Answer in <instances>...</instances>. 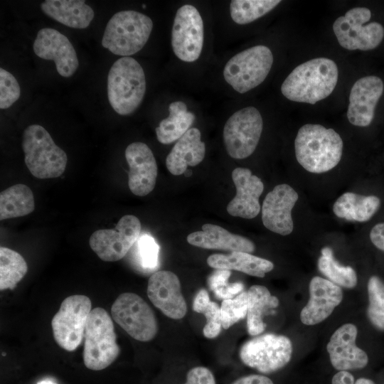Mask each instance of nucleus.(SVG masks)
<instances>
[{
	"label": "nucleus",
	"mask_w": 384,
	"mask_h": 384,
	"mask_svg": "<svg viewBox=\"0 0 384 384\" xmlns=\"http://www.w3.org/2000/svg\"><path fill=\"white\" fill-rule=\"evenodd\" d=\"M193 309L194 311L204 314L206 324L203 329L205 337L214 338L221 332V314L220 307L210 300L208 293L205 289H201L196 295Z\"/></svg>",
	"instance_id": "nucleus-34"
},
{
	"label": "nucleus",
	"mask_w": 384,
	"mask_h": 384,
	"mask_svg": "<svg viewBox=\"0 0 384 384\" xmlns=\"http://www.w3.org/2000/svg\"><path fill=\"white\" fill-rule=\"evenodd\" d=\"M139 264L146 270L155 269L158 265L159 247L149 235H142L137 241Z\"/></svg>",
	"instance_id": "nucleus-39"
},
{
	"label": "nucleus",
	"mask_w": 384,
	"mask_h": 384,
	"mask_svg": "<svg viewBox=\"0 0 384 384\" xmlns=\"http://www.w3.org/2000/svg\"><path fill=\"white\" fill-rule=\"evenodd\" d=\"M147 295L154 306L169 318L181 319L186 314L187 305L181 293L180 280L171 271L161 270L151 275Z\"/></svg>",
	"instance_id": "nucleus-16"
},
{
	"label": "nucleus",
	"mask_w": 384,
	"mask_h": 384,
	"mask_svg": "<svg viewBox=\"0 0 384 384\" xmlns=\"http://www.w3.org/2000/svg\"><path fill=\"white\" fill-rule=\"evenodd\" d=\"M272 64L271 50L263 45L255 46L228 60L223 68V78L235 91L244 94L265 80Z\"/></svg>",
	"instance_id": "nucleus-7"
},
{
	"label": "nucleus",
	"mask_w": 384,
	"mask_h": 384,
	"mask_svg": "<svg viewBox=\"0 0 384 384\" xmlns=\"http://www.w3.org/2000/svg\"><path fill=\"white\" fill-rule=\"evenodd\" d=\"M146 77L139 62L122 57L110 69L107 90L109 102L120 115L133 113L141 105L146 92Z\"/></svg>",
	"instance_id": "nucleus-3"
},
{
	"label": "nucleus",
	"mask_w": 384,
	"mask_h": 384,
	"mask_svg": "<svg viewBox=\"0 0 384 384\" xmlns=\"http://www.w3.org/2000/svg\"><path fill=\"white\" fill-rule=\"evenodd\" d=\"M152 28L153 21L148 16L134 10L121 11L107 22L102 45L113 54L129 57L143 48Z\"/></svg>",
	"instance_id": "nucleus-4"
},
{
	"label": "nucleus",
	"mask_w": 384,
	"mask_h": 384,
	"mask_svg": "<svg viewBox=\"0 0 384 384\" xmlns=\"http://www.w3.org/2000/svg\"><path fill=\"white\" fill-rule=\"evenodd\" d=\"M33 192L26 185L18 183L0 193V220L27 215L33 211Z\"/></svg>",
	"instance_id": "nucleus-30"
},
{
	"label": "nucleus",
	"mask_w": 384,
	"mask_h": 384,
	"mask_svg": "<svg viewBox=\"0 0 384 384\" xmlns=\"http://www.w3.org/2000/svg\"><path fill=\"white\" fill-rule=\"evenodd\" d=\"M33 49L39 58L53 60L57 72L62 77H71L78 68L79 61L73 46L65 36L54 28L41 29Z\"/></svg>",
	"instance_id": "nucleus-15"
},
{
	"label": "nucleus",
	"mask_w": 384,
	"mask_h": 384,
	"mask_svg": "<svg viewBox=\"0 0 384 384\" xmlns=\"http://www.w3.org/2000/svg\"><path fill=\"white\" fill-rule=\"evenodd\" d=\"M185 384H216L212 372L207 368L198 366L187 373Z\"/></svg>",
	"instance_id": "nucleus-40"
},
{
	"label": "nucleus",
	"mask_w": 384,
	"mask_h": 384,
	"mask_svg": "<svg viewBox=\"0 0 384 384\" xmlns=\"http://www.w3.org/2000/svg\"><path fill=\"white\" fill-rule=\"evenodd\" d=\"M204 41L203 21L198 10L184 4L176 12L172 30L171 47L181 61L193 63L201 56Z\"/></svg>",
	"instance_id": "nucleus-13"
},
{
	"label": "nucleus",
	"mask_w": 384,
	"mask_h": 384,
	"mask_svg": "<svg viewBox=\"0 0 384 384\" xmlns=\"http://www.w3.org/2000/svg\"><path fill=\"white\" fill-rule=\"evenodd\" d=\"M247 291H243L233 299L223 300L220 306L222 328L228 329L243 319L247 314Z\"/></svg>",
	"instance_id": "nucleus-36"
},
{
	"label": "nucleus",
	"mask_w": 384,
	"mask_h": 384,
	"mask_svg": "<svg viewBox=\"0 0 384 384\" xmlns=\"http://www.w3.org/2000/svg\"><path fill=\"white\" fill-rule=\"evenodd\" d=\"M41 7L50 18L73 28L88 27L95 16L93 9L82 0H46Z\"/></svg>",
	"instance_id": "nucleus-25"
},
{
	"label": "nucleus",
	"mask_w": 384,
	"mask_h": 384,
	"mask_svg": "<svg viewBox=\"0 0 384 384\" xmlns=\"http://www.w3.org/2000/svg\"><path fill=\"white\" fill-rule=\"evenodd\" d=\"M142 6L144 8V7H146V5L143 4Z\"/></svg>",
	"instance_id": "nucleus-46"
},
{
	"label": "nucleus",
	"mask_w": 384,
	"mask_h": 384,
	"mask_svg": "<svg viewBox=\"0 0 384 384\" xmlns=\"http://www.w3.org/2000/svg\"><path fill=\"white\" fill-rule=\"evenodd\" d=\"M207 263L216 270H237L257 277H264L274 268L271 261L245 252L213 254L208 257Z\"/></svg>",
	"instance_id": "nucleus-26"
},
{
	"label": "nucleus",
	"mask_w": 384,
	"mask_h": 384,
	"mask_svg": "<svg viewBox=\"0 0 384 384\" xmlns=\"http://www.w3.org/2000/svg\"><path fill=\"white\" fill-rule=\"evenodd\" d=\"M321 255L318 260V269L329 281L346 288H353L357 284V275L350 266L340 265L334 257L331 248L321 249Z\"/></svg>",
	"instance_id": "nucleus-32"
},
{
	"label": "nucleus",
	"mask_w": 384,
	"mask_h": 384,
	"mask_svg": "<svg viewBox=\"0 0 384 384\" xmlns=\"http://www.w3.org/2000/svg\"><path fill=\"white\" fill-rule=\"evenodd\" d=\"M370 239L377 248L384 252V223L373 226L370 233Z\"/></svg>",
	"instance_id": "nucleus-41"
},
{
	"label": "nucleus",
	"mask_w": 384,
	"mask_h": 384,
	"mask_svg": "<svg viewBox=\"0 0 384 384\" xmlns=\"http://www.w3.org/2000/svg\"><path fill=\"white\" fill-rule=\"evenodd\" d=\"M141 223L133 215L122 216L113 229H101L90 236L91 249L103 261L122 259L139 238Z\"/></svg>",
	"instance_id": "nucleus-14"
},
{
	"label": "nucleus",
	"mask_w": 384,
	"mask_h": 384,
	"mask_svg": "<svg viewBox=\"0 0 384 384\" xmlns=\"http://www.w3.org/2000/svg\"><path fill=\"white\" fill-rule=\"evenodd\" d=\"M21 89L16 78L9 71L0 68V108L8 109L20 97Z\"/></svg>",
	"instance_id": "nucleus-38"
},
{
	"label": "nucleus",
	"mask_w": 384,
	"mask_h": 384,
	"mask_svg": "<svg viewBox=\"0 0 384 384\" xmlns=\"http://www.w3.org/2000/svg\"><path fill=\"white\" fill-rule=\"evenodd\" d=\"M248 296L247 329L251 336L261 334L266 328L263 316L279 305V299L262 285H252L247 291Z\"/></svg>",
	"instance_id": "nucleus-29"
},
{
	"label": "nucleus",
	"mask_w": 384,
	"mask_h": 384,
	"mask_svg": "<svg viewBox=\"0 0 384 384\" xmlns=\"http://www.w3.org/2000/svg\"><path fill=\"white\" fill-rule=\"evenodd\" d=\"M380 206V200L375 196H362L346 192L336 201L333 211L340 218L366 222L374 215Z\"/></svg>",
	"instance_id": "nucleus-27"
},
{
	"label": "nucleus",
	"mask_w": 384,
	"mask_h": 384,
	"mask_svg": "<svg viewBox=\"0 0 384 384\" xmlns=\"http://www.w3.org/2000/svg\"><path fill=\"white\" fill-rule=\"evenodd\" d=\"M120 352L111 316L101 307L91 310L84 334V364L90 370H101L110 366Z\"/></svg>",
	"instance_id": "nucleus-6"
},
{
	"label": "nucleus",
	"mask_w": 384,
	"mask_h": 384,
	"mask_svg": "<svg viewBox=\"0 0 384 384\" xmlns=\"http://www.w3.org/2000/svg\"><path fill=\"white\" fill-rule=\"evenodd\" d=\"M383 90L382 80L375 75L363 77L353 84L347 111V117L351 124L358 127L370 124Z\"/></svg>",
	"instance_id": "nucleus-19"
},
{
	"label": "nucleus",
	"mask_w": 384,
	"mask_h": 384,
	"mask_svg": "<svg viewBox=\"0 0 384 384\" xmlns=\"http://www.w3.org/2000/svg\"><path fill=\"white\" fill-rule=\"evenodd\" d=\"M354 384H375L373 380L366 378H360L355 381Z\"/></svg>",
	"instance_id": "nucleus-44"
},
{
	"label": "nucleus",
	"mask_w": 384,
	"mask_h": 384,
	"mask_svg": "<svg viewBox=\"0 0 384 384\" xmlns=\"http://www.w3.org/2000/svg\"><path fill=\"white\" fill-rule=\"evenodd\" d=\"M370 17L369 9L356 7L336 18L333 30L338 43L350 50H369L378 46L384 37V28L378 22L365 24Z\"/></svg>",
	"instance_id": "nucleus-9"
},
{
	"label": "nucleus",
	"mask_w": 384,
	"mask_h": 384,
	"mask_svg": "<svg viewBox=\"0 0 384 384\" xmlns=\"http://www.w3.org/2000/svg\"><path fill=\"white\" fill-rule=\"evenodd\" d=\"M298 198V193L289 185L274 186L262 203V220L265 227L281 235H289L294 228L292 210Z\"/></svg>",
	"instance_id": "nucleus-17"
},
{
	"label": "nucleus",
	"mask_w": 384,
	"mask_h": 384,
	"mask_svg": "<svg viewBox=\"0 0 384 384\" xmlns=\"http://www.w3.org/2000/svg\"><path fill=\"white\" fill-rule=\"evenodd\" d=\"M114 321L133 338L148 342L158 331L155 314L138 294L125 292L119 295L111 307Z\"/></svg>",
	"instance_id": "nucleus-12"
},
{
	"label": "nucleus",
	"mask_w": 384,
	"mask_h": 384,
	"mask_svg": "<svg viewBox=\"0 0 384 384\" xmlns=\"http://www.w3.org/2000/svg\"><path fill=\"white\" fill-rule=\"evenodd\" d=\"M231 176L236 195L228 204L227 212L234 217L255 218L261 209L259 198L264 190L262 181L247 168H235Z\"/></svg>",
	"instance_id": "nucleus-20"
},
{
	"label": "nucleus",
	"mask_w": 384,
	"mask_h": 384,
	"mask_svg": "<svg viewBox=\"0 0 384 384\" xmlns=\"http://www.w3.org/2000/svg\"><path fill=\"white\" fill-rule=\"evenodd\" d=\"M309 299L300 313L301 321L305 325L319 324L333 312L342 301L341 287L329 279L314 277L309 283Z\"/></svg>",
	"instance_id": "nucleus-22"
},
{
	"label": "nucleus",
	"mask_w": 384,
	"mask_h": 384,
	"mask_svg": "<svg viewBox=\"0 0 384 384\" xmlns=\"http://www.w3.org/2000/svg\"><path fill=\"white\" fill-rule=\"evenodd\" d=\"M205 154L206 145L201 140V131L192 127L176 141L166 156V166L171 174L181 175L188 170V166L199 164Z\"/></svg>",
	"instance_id": "nucleus-24"
},
{
	"label": "nucleus",
	"mask_w": 384,
	"mask_h": 384,
	"mask_svg": "<svg viewBox=\"0 0 384 384\" xmlns=\"http://www.w3.org/2000/svg\"><path fill=\"white\" fill-rule=\"evenodd\" d=\"M22 148L25 164L36 178H56L65 171L67 154L43 127L36 124L28 126L23 133Z\"/></svg>",
	"instance_id": "nucleus-5"
},
{
	"label": "nucleus",
	"mask_w": 384,
	"mask_h": 384,
	"mask_svg": "<svg viewBox=\"0 0 384 384\" xmlns=\"http://www.w3.org/2000/svg\"><path fill=\"white\" fill-rule=\"evenodd\" d=\"M357 328L353 324H345L336 329L327 343L330 361L340 370L361 369L366 366V353L356 345Z\"/></svg>",
	"instance_id": "nucleus-21"
},
{
	"label": "nucleus",
	"mask_w": 384,
	"mask_h": 384,
	"mask_svg": "<svg viewBox=\"0 0 384 384\" xmlns=\"http://www.w3.org/2000/svg\"><path fill=\"white\" fill-rule=\"evenodd\" d=\"M125 158L129 167L130 191L138 196H146L154 188L157 178V165L152 151L143 142H133L127 146Z\"/></svg>",
	"instance_id": "nucleus-18"
},
{
	"label": "nucleus",
	"mask_w": 384,
	"mask_h": 384,
	"mask_svg": "<svg viewBox=\"0 0 384 384\" xmlns=\"http://www.w3.org/2000/svg\"><path fill=\"white\" fill-rule=\"evenodd\" d=\"M338 78L334 60L317 58L297 66L282 82L281 92L291 101L314 105L331 94Z\"/></svg>",
	"instance_id": "nucleus-1"
},
{
	"label": "nucleus",
	"mask_w": 384,
	"mask_h": 384,
	"mask_svg": "<svg viewBox=\"0 0 384 384\" xmlns=\"http://www.w3.org/2000/svg\"><path fill=\"white\" fill-rule=\"evenodd\" d=\"M37 384H56L53 380H43L39 381Z\"/></svg>",
	"instance_id": "nucleus-45"
},
{
	"label": "nucleus",
	"mask_w": 384,
	"mask_h": 384,
	"mask_svg": "<svg viewBox=\"0 0 384 384\" xmlns=\"http://www.w3.org/2000/svg\"><path fill=\"white\" fill-rule=\"evenodd\" d=\"M186 240L190 245L204 249L248 253L255 250V244L249 239L211 223L203 225L202 230L190 233Z\"/></svg>",
	"instance_id": "nucleus-23"
},
{
	"label": "nucleus",
	"mask_w": 384,
	"mask_h": 384,
	"mask_svg": "<svg viewBox=\"0 0 384 384\" xmlns=\"http://www.w3.org/2000/svg\"><path fill=\"white\" fill-rule=\"evenodd\" d=\"M230 271L217 270L208 278V283L215 296L222 300L233 299L243 292L241 282L228 283Z\"/></svg>",
	"instance_id": "nucleus-37"
},
{
	"label": "nucleus",
	"mask_w": 384,
	"mask_h": 384,
	"mask_svg": "<svg viewBox=\"0 0 384 384\" xmlns=\"http://www.w3.org/2000/svg\"><path fill=\"white\" fill-rule=\"evenodd\" d=\"M343 141L333 129L306 124L299 128L294 140L295 155L306 171L321 174L331 170L340 161Z\"/></svg>",
	"instance_id": "nucleus-2"
},
{
	"label": "nucleus",
	"mask_w": 384,
	"mask_h": 384,
	"mask_svg": "<svg viewBox=\"0 0 384 384\" xmlns=\"http://www.w3.org/2000/svg\"><path fill=\"white\" fill-rule=\"evenodd\" d=\"M92 303L85 295L65 298L51 321L55 341L68 351H75L82 343Z\"/></svg>",
	"instance_id": "nucleus-11"
},
{
	"label": "nucleus",
	"mask_w": 384,
	"mask_h": 384,
	"mask_svg": "<svg viewBox=\"0 0 384 384\" xmlns=\"http://www.w3.org/2000/svg\"><path fill=\"white\" fill-rule=\"evenodd\" d=\"M231 384H274L272 380L262 375H249L241 377Z\"/></svg>",
	"instance_id": "nucleus-42"
},
{
	"label": "nucleus",
	"mask_w": 384,
	"mask_h": 384,
	"mask_svg": "<svg viewBox=\"0 0 384 384\" xmlns=\"http://www.w3.org/2000/svg\"><path fill=\"white\" fill-rule=\"evenodd\" d=\"M195 119V114L188 110L185 102L180 100L171 102L168 117L155 129L157 140L163 144L178 140L191 129Z\"/></svg>",
	"instance_id": "nucleus-28"
},
{
	"label": "nucleus",
	"mask_w": 384,
	"mask_h": 384,
	"mask_svg": "<svg viewBox=\"0 0 384 384\" xmlns=\"http://www.w3.org/2000/svg\"><path fill=\"white\" fill-rule=\"evenodd\" d=\"M292 344L282 335L265 334L246 341L240 350L242 362L262 373L284 367L291 360Z\"/></svg>",
	"instance_id": "nucleus-10"
},
{
	"label": "nucleus",
	"mask_w": 384,
	"mask_h": 384,
	"mask_svg": "<svg viewBox=\"0 0 384 384\" xmlns=\"http://www.w3.org/2000/svg\"><path fill=\"white\" fill-rule=\"evenodd\" d=\"M28 271L24 258L17 252L0 247V289H12L23 278Z\"/></svg>",
	"instance_id": "nucleus-31"
},
{
	"label": "nucleus",
	"mask_w": 384,
	"mask_h": 384,
	"mask_svg": "<svg viewBox=\"0 0 384 384\" xmlns=\"http://www.w3.org/2000/svg\"><path fill=\"white\" fill-rule=\"evenodd\" d=\"M367 287L368 320L375 328L384 331V282L374 275L369 278Z\"/></svg>",
	"instance_id": "nucleus-35"
},
{
	"label": "nucleus",
	"mask_w": 384,
	"mask_h": 384,
	"mask_svg": "<svg viewBox=\"0 0 384 384\" xmlns=\"http://www.w3.org/2000/svg\"><path fill=\"white\" fill-rule=\"evenodd\" d=\"M332 384H354L353 375L347 370H340L332 378Z\"/></svg>",
	"instance_id": "nucleus-43"
},
{
	"label": "nucleus",
	"mask_w": 384,
	"mask_h": 384,
	"mask_svg": "<svg viewBox=\"0 0 384 384\" xmlns=\"http://www.w3.org/2000/svg\"><path fill=\"white\" fill-rule=\"evenodd\" d=\"M262 129V115L255 107L235 111L223 127V138L228 154L235 159L250 156L257 148Z\"/></svg>",
	"instance_id": "nucleus-8"
},
{
	"label": "nucleus",
	"mask_w": 384,
	"mask_h": 384,
	"mask_svg": "<svg viewBox=\"0 0 384 384\" xmlns=\"http://www.w3.org/2000/svg\"><path fill=\"white\" fill-rule=\"evenodd\" d=\"M279 0H233L230 4L232 20L240 25L250 23L274 9Z\"/></svg>",
	"instance_id": "nucleus-33"
}]
</instances>
